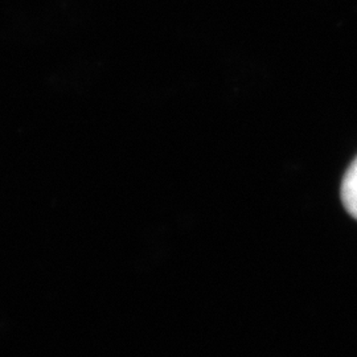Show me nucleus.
<instances>
[{
  "label": "nucleus",
  "mask_w": 357,
  "mask_h": 357,
  "mask_svg": "<svg viewBox=\"0 0 357 357\" xmlns=\"http://www.w3.org/2000/svg\"><path fill=\"white\" fill-rule=\"evenodd\" d=\"M342 202L347 212L357 220V158L348 167L343 178Z\"/></svg>",
  "instance_id": "obj_1"
}]
</instances>
